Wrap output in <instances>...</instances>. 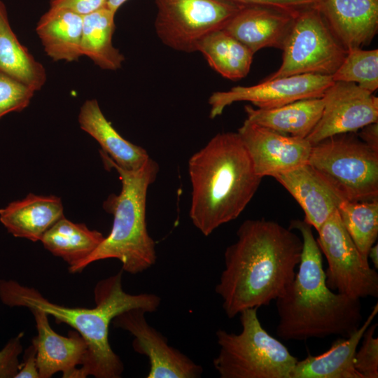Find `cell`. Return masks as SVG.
<instances>
[{"instance_id": "1", "label": "cell", "mask_w": 378, "mask_h": 378, "mask_svg": "<svg viewBox=\"0 0 378 378\" xmlns=\"http://www.w3.org/2000/svg\"><path fill=\"white\" fill-rule=\"evenodd\" d=\"M237 237L225 251L215 289L229 318L281 297L295 278L302 250V238L291 229L264 218L244 220Z\"/></svg>"}, {"instance_id": "2", "label": "cell", "mask_w": 378, "mask_h": 378, "mask_svg": "<svg viewBox=\"0 0 378 378\" xmlns=\"http://www.w3.org/2000/svg\"><path fill=\"white\" fill-rule=\"evenodd\" d=\"M122 270L100 280L94 290L95 307H68L50 302L37 290L14 280H0V300L10 307L38 308L53 316L57 323L72 327L88 344L84 365L79 368V378H119L124 370L120 358L113 351L108 340L109 325L120 313L141 309L155 312L161 303L153 293L132 295L122 288Z\"/></svg>"}, {"instance_id": "3", "label": "cell", "mask_w": 378, "mask_h": 378, "mask_svg": "<svg viewBox=\"0 0 378 378\" xmlns=\"http://www.w3.org/2000/svg\"><path fill=\"white\" fill-rule=\"evenodd\" d=\"M289 228L300 232L302 250L293 281L276 300L277 336L286 341L349 336L362 321L360 300L334 292L327 286L322 253L312 227L305 220H294Z\"/></svg>"}, {"instance_id": "4", "label": "cell", "mask_w": 378, "mask_h": 378, "mask_svg": "<svg viewBox=\"0 0 378 378\" xmlns=\"http://www.w3.org/2000/svg\"><path fill=\"white\" fill-rule=\"evenodd\" d=\"M190 219L204 236L236 219L257 192L262 177L237 132H221L188 160Z\"/></svg>"}, {"instance_id": "5", "label": "cell", "mask_w": 378, "mask_h": 378, "mask_svg": "<svg viewBox=\"0 0 378 378\" xmlns=\"http://www.w3.org/2000/svg\"><path fill=\"white\" fill-rule=\"evenodd\" d=\"M104 167L115 169L122 183L119 194H111L103 209L113 216L111 230L102 243L88 258L74 267L80 272L96 261L114 258L122 270L136 274L154 265L157 260L155 243L146 226V197L149 186L156 180L159 165L149 158L137 170L124 169L115 164L102 150H99Z\"/></svg>"}, {"instance_id": "6", "label": "cell", "mask_w": 378, "mask_h": 378, "mask_svg": "<svg viewBox=\"0 0 378 378\" xmlns=\"http://www.w3.org/2000/svg\"><path fill=\"white\" fill-rule=\"evenodd\" d=\"M258 309L239 314L240 333L216 331L220 349L213 365L220 378H291L298 360L262 326Z\"/></svg>"}, {"instance_id": "7", "label": "cell", "mask_w": 378, "mask_h": 378, "mask_svg": "<svg viewBox=\"0 0 378 378\" xmlns=\"http://www.w3.org/2000/svg\"><path fill=\"white\" fill-rule=\"evenodd\" d=\"M350 133L312 145L308 164L346 200L378 199V150Z\"/></svg>"}, {"instance_id": "8", "label": "cell", "mask_w": 378, "mask_h": 378, "mask_svg": "<svg viewBox=\"0 0 378 378\" xmlns=\"http://www.w3.org/2000/svg\"><path fill=\"white\" fill-rule=\"evenodd\" d=\"M282 50L280 67L266 79L304 74L332 76L347 53L316 7L295 16Z\"/></svg>"}, {"instance_id": "9", "label": "cell", "mask_w": 378, "mask_h": 378, "mask_svg": "<svg viewBox=\"0 0 378 378\" xmlns=\"http://www.w3.org/2000/svg\"><path fill=\"white\" fill-rule=\"evenodd\" d=\"M155 32L167 46L190 53L209 33L223 29L244 6L230 0H155Z\"/></svg>"}, {"instance_id": "10", "label": "cell", "mask_w": 378, "mask_h": 378, "mask_svg": "<svg viewBox=\"0 0 378 378\" xmlns=\"http://www.w3.org/2000/svg\"><path fill=\"white\" fill-rule=\"evenodd\" d=\"M316 241L326 256L327 286L360 300L378 297V273L371 268L346 230L335 211L317 230Z\"/></svg>"}, {"instance_id": "11", "label": "cell", "mask_w": 378, "mask_h": 378, "mask_svg": "<svg viewBox=\"0 0 378 378\" xmlns=\"http://www.w3.org/2000/svg\"><path fill=\"white\" fill-rule=\"evenodd\" d=\"M331 76L313 74L265 79L251 86H236L214 92L209 99L211 118L237 102H250L259 108H272L298 100L322 97L333 83Z\"/></svg>"}, {"instance_id": "12", "label": "cell", "mask_w": 378, "mask_h": 378, "mask_svg": "<svg viewBox=\"0 0 378 378\" xmlns=\"http://www.w3.org/2000/svg\"><path fill=\"white\" fill-rule=\"evenodd\" d=\"M322 98L321 116L306 138L312 145L378 122V98L354 83L333 82Z\"/></svg>"}, {"instance_id": "13", "label": "cell", "mask_w": 378, "mask_h": 378, "mask_svg": "<svg viewBox=\"0 0 378 378\" xmlns=\"http://www.w3.org/2000/svg\"><path fill=\"white\" fill-rule=\"evenodd\" d=\"M141 309L126 310L112 321L114 327L129 332L132 348L149 361L147 378H197L203 369L186 355L169 345L167 338L147 322Z\"/></svg>"}, {"instance_id": "14", "label": "cell", "mask_w": 378, "mask_h": 378, "mask_svg": "<svg viewBox=\"0 0 378 378\" xmlns=\"http://www.w3.org/2000/svg\"><path fill=\"white\" fill-rule=\"evenodd\" d=\"M239 134L260 177L289 172L308 163L312 144L306 138L284 134L248 122Z\"/></svg>"}, {"instance_id": "15", "label": "cell", "mask_w": 378, "mask_h": 378, "mask_svg": "<svg viewBox=\"0 0 378 378\" xmlns=\"http://www.w3.org/2000/svg\"><path fill=\"white\" fill-rule=\"evenodd\" d=\"M29 309L37 330L32 343L36 350L39 378H50L57 372L64 378H79L78 366L84 365L88 354L85 340L76 330L69 331L66 337L57 334L50 327L44 311L35 307Z\"/></svg>"}, {"instance_id": "16", "label": "cell", "mask_w": 378, "mask_h": 378, "mask_svg": "<svg viewBox=\"0 0 378 378\" xmlns=\"http://www.w3.org/2000/svg\"><path fill=\"white\" fill-rule=\"evenodd\" d=\"M295 16L268 7L244 6L223 29L253 54L265 48L282 50Z\"/></svg>"}, {"instance_id": "17", "label": "cell", "mask_w": 378, "mask_h": 378, "mask_svg": "<svg viewBox=\"0 0 378 378\" xmlns=\"http://www.w3.org/2000/svg\"><path fill=\"white\" fill-rule=\"evenodd\" d=\"M317 9L348 50L369 45L378 31V0H321Z\"/></svg>"}, {"instance_id": "18", "label": "cell", "mask_w": 378, "mask_h": 378, "mask_svg": "<svg viewBox=\"0 0 378 378\" xmlns=\"http://www.w3.org/2000/svg\"><path fill=\"white\" fill-rule=\"evenodd\" d=\"M274 178L295 198L304 213V220L316 231L344 200L308 163Z\"/></svg>"}, {"instance_id": "19", "label": "cell", "mask_w": 378, "mask_h": 378, "mask_svg": "<svg viewBox=\"0 0 378 378\" xmlns=\"http://www.w3.org/2000/svg\"><path fill=\"white\" fill-rule=\"evenodd\" d=\"M60 197L28 194L0 209V221L13 236L36 242L64 217Z\"/></svg>"}, {"instance_id": "20", "label": "cell", "mask_w": 378, "mask_h": 378, "mask_svg": "<svg viewBox=\"0 0 378 378\" xmlns=\"http://www.w3.org/2000/svg\"><path fill=\"white\" fill-rule=\"evenodd\" d=\"M378 313V303L368 318L346 337L337 339L324 353L298 360L291 378H362L354 367V356L362 337Z\"/></svg>"}, {"instance_id": "21", "label": "cell", "mask_w": 378, "mask_h": 378, "mask_svg": "<svg viewBox=\"0 0 378 378\" xmlns=\"http://www.w3.org/2000/svg\"><path fill=\"white\" fill-rule=\"evenodd\" d=\"M78 120L81 130L93 137L101 146V150L120 167L137 170L150 158L144 148L120 136L103 114L97 99L85 101Z\"/></svg>"}, {"instance_id": "22", "label": "cell", "mask_w": 378, "mask_h": 378, "mask_svg": "<svg viewBox=\"0 0 378 378\" xmlns=\"http://www.w3.org/2000/svg\"><path fill=\"white\" fill-rule=\"evenodd\" d=\"M82 31L83 16L62 8L50 7L36 27L44 51L55 62H74L83 56Z\"/></svg>"}, {"instance_id": "23", "label": "cell", "mask_w": 378, "mask_h": 378, "mask_svg": "<svg viewBox=\"0 0 378 378\" xmlns=\"http://www.w3.org/2000/svg\"><path fill=\"white\" fill-rule=\"evenodd\" d=\"M244 108L248 122L284 134L307 138L321 116L323 99H301L272 108H254L246 105Z\"/></svg>"}, {"instance_id": "24", "label": "cell", "mask_w": 378, "mask_h": 378, "mask_svg": "<svg viewBox=\"0 0 378 378\" xmlns=\"http://www.w3.org/2000/svg\"><path fill=\"white\" fill-rule=\"evenodd\" d=\"M0 71L24 83L35 92L47 80L46 69L17 38L9 23L7 10L0 0Z\"/></svg>"}, {"instance_id": "25", "label": "cell", "mask_w": 378, "mask_h": 378, "mask_svg": "<svg viewBox=\"0 0 378 378\" xmlns=\"http://www.w3.org/2000/svg\"><path fill=\"white\" fill-rule=\"evenodd\" d=\"M104 238L100 232L64 216L46 231L40 241L52 255L65 261L70 270L93 253Z\"/></svg>"}, {"instance_id": "26", "label": "cell", "mask_w": 378, "mask_h": 378, "mask_svg": "<svg viewBox=\"0 0 378 378\" xmlns=\"http://www.w3.org/2000/svg\"><path fill=\"white\" fill-rule=\"evenodd\" d=\"M115 13L107 6L83 16L81 52L104 70L121 68L124 55L113 45Z\"/></svg>"}, {"instance_id": "27", "label": "cell", "mask_w": 378, "mask_h": 378, "mask_svg": "<svg viewBox=\"0 0 378 378\" xmlns=\"http://www.w3.org/2000/svg\"><path fill=\"white\" fill-rule=\"evenodd\" d=\"M209 65L223 77L236 80L248 74L253 53L224 29L204 36L197 46Z\"/></svg>"}, {"instance_id": "28", "label": "cell", "mask_w": 378, "mask_h": 378, "mask_svg": "<svg viewBox=\"0 0 378 378\" xmlns=\"http://www.w3.org/2000/svg\"><path fill=\"white\" fill-rule=\"evenodd\" d=\"M338 212L354 243L363 257L368 260L369 250L378 237V199L368 201L344 200L340 204Z\"/></svg>"}, {"instance_id": "29", "label": "cell", "mask_w": 378, "mask_h": 378, "mask_svg": "<svg viewBox=\"0 0 378 378\" xmlns=\"http://www.w3.org/2000/svg\"><path fill=\"white\" fill-rule=\"evenodd\" d=\"M334 82L354 83L373 93L378 88V50L354 48L331 76Z\"/></svg>"}, {"instance_id": "30", "label": "cell", "mask_w": 378, "mask_h": 378, "mask_svg": "<svg viewBox=\"0 0 378 378\" xmlns=\"http://www.w3.org/2000/svg\"><path fill=\"white\" fill-rule=\"evenodd\" d=\"M35 92L28 85L0 71V118L26 108Z\"/></svg>"}, {"instance_id": "31", "label": "cell", "mask_w": 378, "mask_h": 378, "mask_svg": "<svg viewBox=\"0 0 378 378\" xmlns=\"http://www.w3.org/2000/svg\"><path fill=\"white\" fill-rule=\"evenodd\" d=\"M377 323L370 324L360 340L354 356V367L362 378L378 377V337H374Z\"/></svg>"}, {"instance_id": "32", "label": "cell", "mask_w": 378, "mask_h": 378, "mask_svg": "<svg viewBox=\"0 0 378 378\" xmlns=\"http://www.w3.org/2000/svg\"><path fill=\"white\" fill-rule=\"evenodd\" d=\"M23 332L10 339L0 351V378H15L20 363L18 356L22 353Z\"/></svg>"}, {"instance_id": "33", "label": "cell", "mask_w": 378, "mask_h": 378, "mask_svg": "<svg viewBox=\"0 0 378 378\" xmlns=\"http://www.w3.org/2000/svg\"><path fill=\"white\" fill-rule=\"evenodd\" d=\"M242 6H259L297 15L306 9L317 7L321 0H230Z\"/></svg>"}, {"instance_id": "34", "label": "cell", "mask_w": 378, "mask_h": 378, "mask_svg": "<svg viewBox=\"0 0 378 378\" xmlns=\"http://www.w3.org/2000/svg\"><path fill=\"white\" fill-rule=\"evenodd\" d=\"M108 0H50V7L70 10L80 15H85L102 8Z\"/></svg>"}, {"instance_id": "35", "label": "cell", "mask_w": 378, "mask_h": 378, "mask_svg": "<svg viewBox=\"0 0 378 378\" xmlns=\"http://www.w3.org/2000/svg\"><path fill=\"white\" fill-rule=\"evenodd\" d=\"M15 378H39L36 350L33 343L26 349L24 360Z\"/></svg>"}, {"instance_id": "36", "label": "cell", "mask_w": 378, "mask_h": 378, "mask_svg": "<svg viewBox=\"0 0 378 378\" xmlns=\"http://www.w3.org/2000/svg\"><path fill=\"white\" fill-rule=\"evenodd\" d=\"M358 137L368 146L378 150V122L361 128Z\"/></svg>"}, {"instance_id": "37", "label": "cell", "mask_w": 378, "mask_h": 378, "mask_svg": "<svg viewBox=\"0 0 378 378\" xmlns=\"http://www.w3.org/2000/svg\"><path fill=\"white\" fill-rule=\"evenodd\" d=\"M368 258V260L370 259L371 261L372 262L374 268L375 270H377L378 269V245L377 244H374L370 248Z\"/></svg>"}, {"instance_id": "38", "label": "cell", "mask_w": 378, "mask_h": 378, "mask_svg": "<svg viewBox=\"0 0 378 378\" xmlns=\"http://www.w3.org/2000/svg\"><path fill=\"white\" fill-rule=\"evenodd\" d=\"M127 1L128 0H108L106 6L113 13H116L119 8Z\"/></svg>"}]
</instances>
